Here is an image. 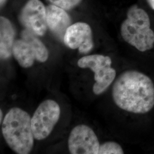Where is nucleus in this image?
<instances>
[{
  "instance_id": "obj_1",
  "label": "nucleus",
  "mask_w": 154,
  "mask_h": 154,
  "mask_svg": "<svg viewBox=\"0 0 154 154\" xmlns=\"http://www.w3.org/2000/svg\"><path fill=\"white\" fill-rule=\"evenodd\" d=\"M116 105L135 114H145L154 106V85L142 72L128 70L117 78L112 90Z\"/></svg>"
},
{
  "instance_id": "obj_2",
  "label": "nucleus",
  "mask_w": 154,
  "mask_h": 154,
  "mask_svg": "<svg viewBox=\"0 0 154 154\" xmlns=\"http://www.w3.org/2000/svg\"><path fill=\"white\" fill-rule=\"evenodd\" d=\"M31 121L28 112L18 107L11 108L3 120L2 135L16 154H29L33 149L34 137Z\"/></svg>"
},
{
  "instance_id": "obj_3",
  "label": "nucleus",
  "mask_w": 154,
  "mask_h": 154,
  "mask_svg": "<svg viewBox=\"0 0 154 154\" xmlns=\"http://www.w3.org/2000/svg\"><path fill=\"white\" fill-rule=\"evenodd\" d=\"M127 17L121 26L122 38L140 51L151 49L154 45V32L150 28L147 13L134 5L128 9Z\"/></svg>"
},
{
  "instance_id": "obj_4",
  "label": "nucleus",
  "mask_w": 154,
  "mask_h": 154,
  "mask_svg": "<svg viewBox=\"0 0 154 154\" xmlns=\"http://www.w3.org/2000/svg\"><path fill=\"white\" fill-rule=\"evenodd\" d=\"M32 31L26 29L22 33V39L14 41L12 54L23 68L33 66L35 61L44 63L49 58V51L42 41Z\"/></svg>"
},
{
  "instance_id": "obj_5",
  "label": "nucleus",
  "mask_w": 154,
  "mask_h": 154,
  "mask_svg": "<svg viewBox=\"0 0 154 154\" xmlns=\"http://www.w3.org/2000/svg\"><path fill=\"white\" fill-rule=\"evenodd\" d=\"M112 61L109 56L94 54L80 58L77 65L82 69H89L94 72L93 91L95 95L103 93L114 81L116 71L111 67Z\"/></svg>"
},
{
  "instance_id": "obj_6",
  "label": "nucleus",
  "mask_w": 154,
  "mask_h": 154,
  "mask_svg": "<svg viewBox=\"0 0 154 154\" xmlns=\"http://www.w3.org/2000/svg\"><path fill=\"white\" fill-rule=\"evenodd\" d=\"M61 109L57 102L47 99L39 105L32 118L34 139L42 140L48 137L59 121Z\"/></svg>"
},
{
  "instance_id": "obj_7",
  "label": "nucleus",
  "mask_w": 154,
  "mask_h": 154,
  "mask_svg": "<svg viewBox=\"0 0 154 154\" xmlns=\"http://www.w3.org/2000/svg\"><path fill=\"white\" fill-rule=\"evenodd\" d=\"M99 146L97 136L87 125H78L70 134L68 147L70 154H98Z\"/></svg>"
},
{
  "instance_id": "obj_8",
  "label": "nucleus",
  "mask_w": 154,
  "mask_h": 154,
  "mask_svg": "<svg viewBox=\"0 0 154 154\" xmlns=\"http://www.w3.org/2000/svg\"><path fill=\"white\" fill-rule=\"evenodd\" d=\"M22 24L35 34L43 36L46 32V8L40 0H29L20 14Z\"/></svg>"
},
{
  "instance_id": "obj_9",
  "label": "nucleus",
  "mask_w": 154,
  "mask_h": 154,
  "mask_svg": "<svg viewBox=\"0 0 154 154\" xmlns=\"http://www.w3.org/2000/svg\"><path fill=\"white\" fill-rule=\"evenodd\" d=\"M63 41L69 48L78 49L79 53L87 54L94 47L91 29L85 22L75 23L66 30Z\"/></svg>"
},
{
  "instance_id": "obj_10",
  "label": "nucleus",
  "mask_w": 154,
  "mask_h": 154,
  "mask_svg": "<svg viewBox=\"0 0 154 154\" xmlns=\"http://www.w3.org/2000/svg\"><path fill=\"white\" fill-rule=\"evenodd\" d=\"M46 8L48 27L58 37L63 39L66 30L70 26V17L65 9L53 4Z\"/></svg>"
},
{
  "instance_id": "obj_11",
  "label": "nucleus",
  "mask_w": 154,
  "mask_h": 154,
  "mask_svg": "<svg viewBox=\"0 0 154 154\" xmlns=\"http://www.w3.org/2000/svg\"><path fill=\"white\" fill-rule=\"evenodd\" d=\"M16 31L11 21L4 17H0V57L9 59L12 54Z\"/></svg>"
},
{
  "instance_id": "obj_12",
  "label": "nucleus",
  "mask_w": 154,
  "mask_h": 154,
  "mask_svg": "<svg viewBox=\"0 0 154 154\" xmlns=\"http://www.w3.org/2000/svg\"><path fill=\"white\" fill-rule=\"evenodd\" d=\"M121 146L114 142H107L100 145L98 154H123Z\"/></svg>"
},
{
  "instance_id": "obj_13",
  "label": "nucleus",
  "mask_w": 154,
  "mask_h": 154,
  "mask_svg": "<svg viewBox=\"0 0 154 154\" xmlns=\"http://www.w3.org/2000/svg\"><path fill=\"white\" fill-rule=\"evenodd\" d=\"M51 4L58 6L65 10H70L75 7L82 0H47Z\"/></svg>"
},
{
  "instance_id": "obj_14",
  "label": "nucleus",
  "mask_w": 154,
  "mask_h": 154,
  "mask_svg": "<svg viewBox=\"0 0 154 154\" xmlns=\"http://www.w3.org/2000/svg\"><path fill=\"white\" fill-rule=\"evenodd\" d=\"M149 5L152 8V9L154 10V0H147Z\"/></svg>"
},
{
  "instance_id": "obj_15",
  "label": "nucleus",
  "mask_w": 154,
  "mask_h": 154,
  "mask_svg": "<svg viewBox=\"0 0 154 154\" xmlns=\"http://www.w3.org/2000/svg\"><path fill=\"white\" fill-rule=\"evenodd\" d=\"M2 117H3V112L2 111L0 110V122H1L2 120Z\"/></svg>"
},
{
  "instance_id": "obj_16",
  "label": "nucleus",
  "mask_w": 154,
  "mask_h": 154,
  "mask_svg": "<svg viewBox=\"0 0 154 154\" xmlns=\"http://www.w3.org/2000/svg\"><path fill=\"white\" fill-rule=\"evenodd\" d=\"M6 2V0H0V2H1V6H2V5H4V4H5V2Z\"/></svg>"
}]
</instances>
